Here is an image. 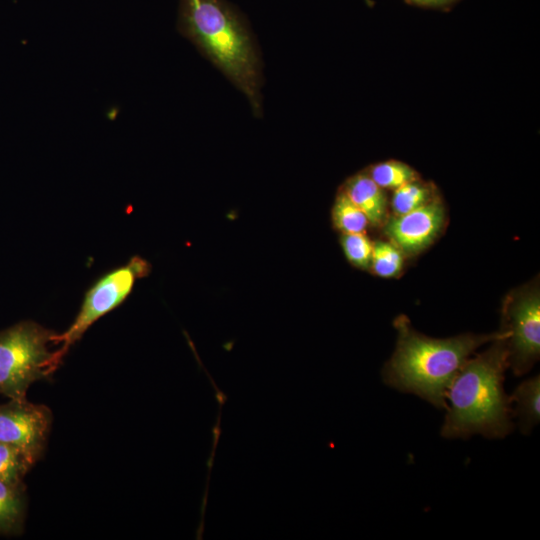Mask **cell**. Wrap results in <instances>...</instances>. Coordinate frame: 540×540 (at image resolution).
Here are the masks:
<instances>
[{
    "label": "cell",
    "mask_w": 540,
    "mask_h": 540,
    "mask_svg": "<svg viewBox=\"0 0 540 540\" xmlns=\"http://www.w3.org/2000/svg\"><path fill=\"white\" fill-rule=\"evenodd\" d=\"M393 325L397 342L382 371L384 383L401 392L413 393L440 410L447 409L446 392L470 355L503 333L500 329L492 334L431 338L417 332L404 315L396 317Z\"/></svg>",
    "instance_id": "1"
},
{
    "label": "cell",
    "mask_w": 540,
    "mask_h": 540,
    "mask_svg": "<svg viewBox=\"0 0 540 540\" xmlns=\"http://www.w3.org/2000/svg\"><path fill=\"white\" fill-rule=\"evenodd\" d=\"M484 352L468 359L452 380L446 398L451 405L441 427L447 439L504 438L513 430L512 410L503 381L508 368L506 330Z\"/></svg>",
    "instance_id": "2"
},
{
    "label": "cell",
    "mask_w": 540,
    "mask_h": 540,
    "mask_svg": "<svg viewBox=\"0 0 540 540\" xmlns=\"http://www.w3.org/2000/svg\"><path fill=\"white\" fill-rule=\"evenodd\" d=\"M179 32L189 39L261 113V64L240 13L226 0H180Z\"/></svg>",
    "instance_id": "3"
},
{
    "label": "cell",
    "mask_w": 540,
    "mask_h": 540,
    "mask_svg": "<svg viewBox=\"0 0 540 540\" xmlns=\"http://www.w3.org/2000/svg\"><path fill=\"white\" fill-rule=\"evenodd\" d=\"M55 332L25 320L0 332V394L26 399L29 387L59 366L50 345Z\"/></svg>",
    "instance_id": "4"
},
{
    "label": "cell",
    "mask_w": 540,
    "mask_h": 540,
    "mask_svg": "<svg viewBox=\"0 0 540 540\" xmlns=\"http://www.w3.org/2000/svg\"><path fill=\"white\" fill-rule=\"evenodd\" d=\"M150 263L140 256H133L126 264L100 277L86 292L82 305L69 328L61 334L54 333L55 357L60 365L70 347L98 319L117 308L130 295L136 281L150 273Z\"/></svg>",
    "instance_id": "5"
},
{
    "label": "cell",
    "mask_w": 540,
    "mask_h": 540,
    "mask_svg": "<svg viewBox=\"0 0 540 540\" xmlns=\"http://www.w3.org/2000/svg\"><path fill=\"white\" fill-rule=\"evenodd\" d=\"M508 367L516 376L527 373L540 355V293L538 285L511 293L503 305Z\"/></svg>",
    "instance_id": "6"
},
{
    "label": "cell",
    "mask_w": 540,
    "mask_h": 540,
    "mask_svg": "<svg viewBox=\"0 0 540 540\" xmlns=\"http://www.w3.org/2000/svg\"><path fill=\"white\" fill-rule=\"evenodd\" d=\"M52 422V413L44 405L27 399H10L0 405V442L23 450L37 461L41 455Z\"/></svg>",
    "instance_id": "7"
},
{
    "label": "cell",
    "mask_w": 540,
    "mask_h": 540,
    "mask_svg": "<svg viewBox=\"0 0 540 540\" xmlns=\"http://www.w3.org/2000/svg\"><path fill=\"white\" fill-rule=\"evenodd\" d=\"M444 221V205L434 196L423 206L386 220L384 233L402 253L415 255L433 242Z\"/></svg>",
    "instance_id": "8"
},
{
    "label": "cell",
    "mask_w": 540,
    "mask_h": 540,
    "mask_svg": "<svg viewBox=\"0 0 540 540\" xmlns=\"http://www.w3.org/2000/svg\"><path fill=\"white\" fill-rule=\"evenodd\" d=\"M342 190L362 210L369 224L380 226L385 223L388 206L386 194L368 174L359 173L350 177Z\"/></svg>",
    "instance_id": "9"
},
{
    "label": "cell",
    "mask_w": 540,
    "mask_h": 540,
    "mask_svg": "<svg viewBox=\"0 0 540 540\" xmlns=\"http://www.w3.org/2000/svg\"><path fill=\"white\" fill-rule=\"evenodd\" d=\"M515 403L512 415L517 418L523 434H529L540 420V377L536 375L523 381L509 397Z\"/></svg>",
    "instance_id": "10"
},
{
    "label": "cell",
    "mask_w": 540,
    "mask_h": 540,
    "mask_svg": "<svg viewBox=\"0 0 540 540\" xmlns=\"http://www.w3.org/2000/svg\"><path fill=\"white\" fill-rule=\"evenodd\" d=\"M24 499L21 485L0 480V533H12L21 527Z\"/></svg>",
    "instance_id": "11"
},
{
    "label": "cell",
    "mask_w": 540,
    "mask_h": 540,
    "mask_svg": "<svg viewBox=\"0 0 540 540\" xmlns=\"http://www.w3.org/2000/svg\"><path fill=\"white\" fill-rule=\"evenodd\" d=\"M334 227L342 233L365 232L369 224L367 217L343 190L339 191L332 208Z\"/></svg>",
    "instance_id": "12"
},
{
    "label": "cell",
    "mask_w": 540,
    "mask_h": 540,
    "mask_svg": "<svg viewBox=\"0 0 540 540\" xmlns=\"http://www.w3.org/2000/svg\"><path fill=\"white\" fill-rule=\"evenodd\" d=\"M36 461L20 448L0 442V480L21 485L22 479Z\"/></svg>",
    "instance_id": "13"
},
{
    "label": "cell",
    "mask_w": 540,
    "mask_h": 540,
    "mask_svg": "<svg viewBox=\"0 0 540 540\" xmlns=\"http://www.w3.org/2000/svg\"><path fill=\"white\" fill-rule=\"evenodd\" d=\"M368 175L383 189L394 190L405 183L418 180V174L412 167L396 160L373 165Z\"/></svg>",
    "instance_id": "14"
},
{
    "label": "cell",
    "mask_w": 540,
    "mask_h": 540,
    "mask_svg": "<svg viewBox=\"0 0 540 540\" xmlns=\"http://www.w3.org/2000/svg\"><path fill=\"white\" fill-rule=\"evenodd\" d=\"M433 197V190L430 186L415 180L394 189L391 207L394 215H401L423 206Z\"/></svg>",
    "instance_id": "15"
},
{
    "label": "cell",
    "mask_w": 540,
    "mask_h": 540,
    "mask_svg": "<svg viewBox=\"0 0 540 540\" xmlns=\"http://www.w3.org/2000/svg\"><path fill=\"white\" fill-rule=\"evenodd\" d=\"M403 253L391 242H373L370 268L383 278L396 277L403 267Z\"/></svg>",
    "instance_id": "16"
},
{
    "label": "cell",
    "mask_w": 540,
    "mask_h": 540,
    "mask_svg": "<svg viewBox=\"0 0 540 540\" xmlns=\"http://www.w3.org/2000/svg\"><path fill=\"white\" fill-rule=\"evenodd\" d=\"M340 243L351 264L361 269L370 268L373 242L364 232L342 233Z\"/></svg>",
    "instance_id": "17"
},
{
    "label": "cell",
    "mask_w": 540,
    "mask_h": 540,
    "mask_svg": "<svg viewBox=\"0 0 540 540\" xmlns=\"http://www.w3.org/2000/svg\"><path fill=\"white\" fill-rule=\"evenodd\" d=\"M220 422H221V410H219V412H218L216 424L212 427V434H213L212 453H215L219 437L222 434V430H221V427H220V424H221Z\"/></svg>",
    "instance_id": "18"
},
{
    "label": "cell",
    "mask_w": 540,
    "mask_h": 540,
    "mask_svg": "<svg viewBox=\"0 0 540 540\" xmlns=\"http://www.w3.org/2000/svg\"><path fill=\"white\" fill-rule=\"evenodd\" d=\"M409 1L415 2L417 4L434 6V5L447 4V3H450V2H452L454 0H409Z\"/></svg>",
    "instance_id": "19"
},
{
    "label": "cell",
    "mask_w": 540,
    "mask_h": 540,
    "mask_svg": "<svg viewBox=\"0 0 540 540\" xmlns=\"http://www.w3.org/2000/svg\"><path fill=\"white\" fill-rule=\"evenodd\" d=\"M215 398L218 402L219 410H221L226 401L228 400V396L223 391L218 389L215 391Z\"/></svg>",
    "instance_id": "20"
},
{
    "label": "cell",
    "mask_w": 540,
    "mask_h": 540,
    "mask_svg": "<svg viewBox=\"0 0 540 540\" xmlns=\"http://www.w3.org/2000/svg\"><path fill=\"white\" fill-rule=\"evenodd\" d=\"M214 457H215V453L211 452V455H210L209 459L206 462L207 467H208V479H209L210 472H211L213 464H214Z\"/></svg>",
    "instance_id": "21"
},
{
    "label": "cell",
    "mask_w": 540,
    "mask_h": 540,
    "mask_svg": "<svg viewBox=\"0 0 540 540\" xmlns=\"http://www.w3.org/2000/svg\"><path fill=\"white\" fill-rule=\"evenodd\" d=\"M207 494H208V483H207V487H206V490H205V495H204V499H203V503H202V507H201L202 519L204 517L205 507H206V503H207Z\"/></svg>",
    "instance_id": "22"
}]
</instances>
